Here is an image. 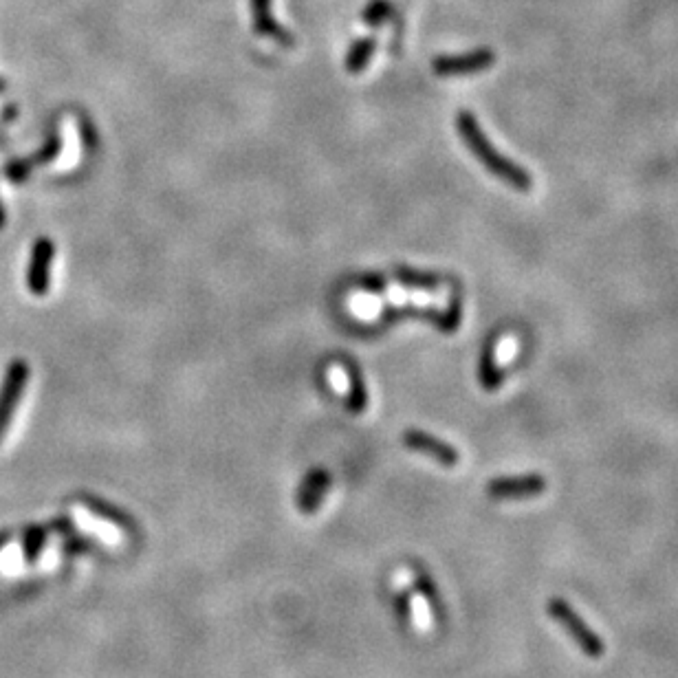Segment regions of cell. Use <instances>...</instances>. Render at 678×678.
I'll use <instances>...</instances> for the list:
<instances>
[{"mask_svg":"<svg viewBox=\"0 0 678 678\" xmlns=\"http://www.w3.org/2000/svg\"><path fill=\"white\" fill-rule=\"evenodd\" d=\"M456 128H458V135H461L467 144V148L472 150V155L483 163V166L494 174L496 179H500L502 183H507L513 190H520V192H527L533 188L531 174L494 148V144L487 139L483 128H480L478 124V119L472 113H467V111L458 113Z\"/></svg>","mask_w":678,"mask_h":678,"instance_id":"1","label":"cell"},{"mask_svg":"<svg viewBox=\"0 0 678 678\" xmlns=\"http://www.w3.org/2000/svg\"><path fill=\"white\" fill-rule=\"evenodd\" d=\"M546 612H549L551 619L562 626L564 632H568V637L573 639L577 645L590 659H601L606 654V643L599 634L588 626V623L577 615V610L568 604L562 597H551L549 604H546Z\"/></svg>","mask_w":678,"mask_h":678,"instance_id":"2","label":"cell"},{"mask_svg":"<svg viewBox=\"0 0 678 678\" xmlns=\"http://www.w3.org/2000/svg\"><path fill=\"white\" fill-rule=\"evenodd\" d=\"M29 384V366L23 359H16V362L9 364L5 381L0 386V441L9 430V423L14 419L16 406L25 395V388Z\"/></svg>","mask_w":678,"mask_h":678,"instance_id":"3","label":"cell"},{"mask_svg":"<svg viewBox=\"0 0 678 678\" xmlns=\"http://www.w3.org/2000/svg\"><path fill=\"white\" fill-rule=\"evenodd\" d=\"M496 64V53L483 47L461 53V56H439L432 62V71L439 78H458V75H474L487 71Z\"/></svg>","mask_w":678,"mask_h":678,"instance_id":"4","label":"cell"},{"mask_svg":"<svg viewBox=\"0 0 678 678\" xmlns=\"http://www.w3.org/2000/svg\"><path fill=\"white\" fill-rule=\"evenodd\" d=\"M546 491V480L540 474L502 476L487 485V494L494 500H529L538 498Z\"/></svg>","mask_w":678,"mask_h":678,"instance_id":"5","label":"cell"},{"mask_svg":"<svg viewBox=\"0 0 678 678\" xmlns=\"http://www.w3.org/2000/svg\"><path fill=\"white\" fill-rule=\"evenodd\" d=\"M56 256V245L49 238H38L31 247L27 267V289L34 295H47L51 287V262Z\"/></svg>","mask_w":678,"mask_h":678,"instance_id":"6","label":"cell"},{"mask_svg":"<svg viewBox=\"0 0 678 678\" xmlns=\"http://www.w3.org/2000/svg\"><path fill=\"white\" fill-rule=\"evenodd\" d=\"M62 152V137L60 135H51L45 146H42L34 155L27 159H12L5 166V177L12 183H25L29 179V174L36 168L49 166V163L56 161Z\"/></svg>","mask_w":678,"mask_h":678,"instance_id":"7","label":"cell"},{"mask_svg":"<svg viewBox=\"0 0 678 678\" xmlns=\"http://www.w3.org/2000/svg\"><path fill=\"white\" fill-rule=\"evenodd\" d=\"M403 445H406L408 450H412V452L434 458V461L443 465V467L452 469V467L461 463V454H458L450 443L436 439V436H432L428 432L408 430L406 434H403Z\"/></svg>","mask_w":678,"mask_h":678,"instance_id":"8","label":"cell"},{"mask_svg":"<svg viewBox=\"0 0 678 678\" xmlns=\"http://www.w3.org/2000/svg\"><path fill=\"white\" fill-rule=\"evenodd\" d=\"M331 474L326 469H313V472L306 474L304 483L298 489V509L306 516H311L317 509L322 507V502L331 489Z\"/></svg>","mask_w":678,"mask_h":678,"instance_id":"9","label":"cell"},{"mask_svg":"<svg viewBox=\"0 0 678 678\" xmlns=\"http://www.w3.org/2000/svg\"><path fill=\"white\" fill-rule=\"evenodd\" d=\"M249 3H251V18H254L256 34L278 40L280 45L293 47V42H295L293 36L287 29L280 27L276 23V18H273V12H271L273 0H249Z\"/></svg>","mask_w":678,"mask_h":678,"instance_id":"10","label":"cell"},{"mask_svg":"<svg viewBox=\"0 0 678 678\" xmlns=\"http://www.w3.org/2000/svg\"><path fill=\"white\" fill-rule=\"evenodd\" d=\"M344 377H346V408L353 414H362L368 406V392L364 377L359 373V368L353 364H346L344 368Z\"/></svg>","mask_w":678,"mask_h":678,"instance_id":"11","label":"cell"},{"mask_svg":"<svg viewBox=\"0 0 678 678\" xmlns=\"http://www.w3.org/2000/svg\"><path fill=\"white\" fill-rule=\"evenodd\" d=\"M478 377L480 384H483V388L489 392H496L502 386V381H505V373H502V368L498 366L494 342H487L483 348V355H480L478 362Z\"/></svg>","mask_w":678,"mask_h":678,"instance_id":"12","label":"cell"},{"mask_svg":"<svg viewBox=\"0 0 678 678\" xmlns=\"http://www.w3.org/2000/svg\"><path fill=\"white\" fill-rule=\"evenodd\" d=\"M375 51H377V38L373 36H364V38H359L355 40L351 47H348V53H346V60H344V67L348 73H362L370 60H373L375 56Z\"/></svg>","mask_w":678,"mask_h":678,"instance_id":"13","label":"cell"},{"mask_svg":"<svg viewBox=\"0 0 678 678\" xmlns=\"http://www.w3.org/2000/svg\"><path fill=\"white\" fill-rule=\"evenodd\" d=\"M80 500H82V505L89 509L91 513H95V516H100L106 522H111L113 527H117V529H133L135 527V522H133V518L128 516V513H124L122 509H117L113 505H108V502H104L100 498L82 496Z\"/></svg>","mask_w":678,"mask_h":678,"instance_id":"14","label":"cell"},{"mask_svg":"<svg viewBox=\"0 0 678 678\" xmlns=\"http://www.w3.org/2000/svg\"><path fill=\"white\" fill-rule=\"evenodd\" d=\"M395 276L406 289L428 291V293H434V291L441 289V278L434 276V273H428V271H414V269H408V267H399L395 271Z\"/></svg>","mask_w":678,"mask_h":678,"instance_id":"15","label":"cell"},{"mask_svg":"<svg viewBox=\"0 0 678 678\" xmlns=\"http://www.w3.org/2000/svg\"><path fill=\"white\" fill-rule=\"evenodd\" d=\"M392 16V3L390 0H368V5L362 12V23L370 29H377L386 25Z\"/></svg>","mask_w":678,"mask_h":678,"instance_id":"16","label":"cell"},{"mask_svg":"<svg viewBox=\"0 0 678 678\" xmlns=\"http://www.w3.org/2000/svg\"><path fill=\"white\" fill-rule=\"evenodd\" d=\"M414 584H417L419 588V593L423 595V599L428 601V606L430 610L434 612L436 617L441 615L443 612V606H441V597H439V588H436L434 584V579L428 575V573H423V571H417V575H414Z\"/></svg>","mask_w":678,"mask_h":678,"instance_id":"17","label":"cell"},{"mask_svg":"<svg viewBox=\"0 0 678 678\" xmlns=\"http://www.w3.org/2000/svg\"><path fill=\"white\" fill-rule=\"evenodd\" d=\"M78 520L84 529H91L95 535H100L102 540L106 542H119V538H122V535H119L117 527H113L111 522H100V520H95V516H91V513H84L80 511L78 513Z\"/></svg>","mask_w":678,"mask_h":678,"instance_id":"18","label":"cell"},{"mask_svg":"<svg viewBox=\"0 0 678 678\" xmlns=\"http://www.w3.org/2000/svg\"><path fill=\"white\" fill-rule=\"evenodd\" d=\"M362 289H366L370 293H384L386 291V280L377 276V273H375V276H366L362 280Z\"/></svg>","mask_w":678,"mask_h":678,"instance_id":"19","label":"cell"},{"mask_svg":"<svg viewBox=\"0 0 678 678\" xmlns=\"http://www.w3.org/2000/svg\"><path fill=\"white\" fill-rule=\"evenodd\" d=\"M397 615L401 621H408L410 617V597L406 593L397 595Z\"/></svg>","mask_w":678,"mask_h":678,"instance_id":"20","label":"cell"},{"mask_svg":"<svg viewBox=\"0 0 678 678\" xmlns=\"http://www.w3.org/2000/svg\"><path fill=\"white\" fill-rule=\"evenodd\" d=\"M5 225H7V210H5L3 201H0V229H5Z\"/></svg>","mask_w":678,"mask_h":678,"instance_id":"21","label":"cell"},{"mask_svg":"<svg viewBox=\"0 0 678 678\" xmlns=\"http://www.w3.org/2000/svg\"><path fill=\"white\" fill-rule=\"evenodd\" d=\"M7 89V84H5V80H0V93H3Z\"/></svg>","mask_w":678,"mask_h":678,"instance_id":"22","label":"cell"}]
</instances>
